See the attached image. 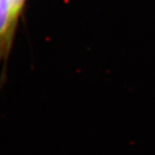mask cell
Wrapping results in <instances>:
<instances>
[{
	"label": "cell",
	"mask_w": 155,
	"mask_h": 155,
	"mask_svg": "<svg viewBox=\"0 0 155 155\" xmlns=\"http://www.w3.org/2000/svg\"><path fill=\"white\" fill-rule=\"evenodd\" d=\"M25 0H0V22L17 24Z\"/></svg>",
	"instance_id": "1"
}]
</instances>
